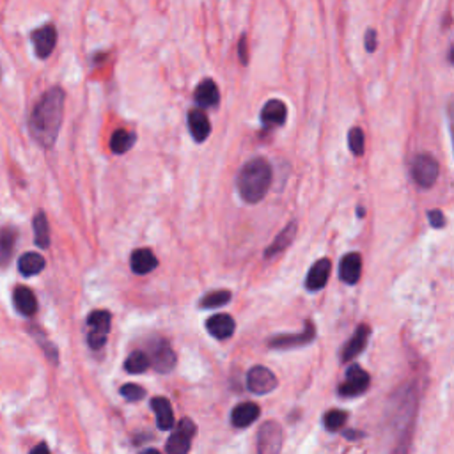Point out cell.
Here are the masks:
<instances>
[{
	"instance_id": "1",
	"label": "cell",
	"mask_w": 454,
	"mask_h": 454,
	"mask_svg": "<svg viewBox=\"0 0 454 454\" xmlns=\"http://www.w3.org/2000/svg\"><path fill=\"white\" fill-rule=\"evenodd\" d=\"M64 91L51 87L45 93L29 117V132L41 147H51L56 144L64 117Z\"/></svg>"
},
{
	"instance_id": "2",
	"label": "cell",
	"mask_w": 454,
	"mask_h": 454,
	"mask_svg": "<svg viewBox=\"0 0 454 454\" xmlns=\"http://www.w3.org/2000/svg\"><path fill=\"white\" fill-rule=\"evenodd\" d=\"M272 184V167L265 158H252L238 172L236 187L241 199L249 204L263 201Z\"/></svg>"
},
{
	"instance_id": "3",
	"label": "cell",
	"mask_w": 454,
	"mask_h": 454,
	"mask_svg": "<svg viewBox=\"0 0 454 454\" xmlns=\"http://www.w3.org/2000/svg\"><path fill=\"white\" fill-rule=\"evenodd\" d=\"M112 316L108 311L99 309L93 311L87 318V343L93 350H101L107 343L108 332H110Z\"/></svg>"
},
{
	"instance_id": "4",
	"label": "cell",
	"mask_w": 454,
	"mask_h": 454,
	"mask_svg": "<svg viewBox=\"0 0 454 454\" xmlns=\"http://www.w3.org/2000/svg\"><path fill=\"white\" fill-rule=\"evenodd\" d=\"M167 440L165 451L169 454H187L192 447V438L195 435V425L190 419H181Z\"/></svg>"
},
{
	"instance_id": "5",
	"label": "cell",
	"mask_w": 454,
	"mask_h": 454,
	"mask_svg": "<svg viewBox=\"0 0 454 454\" xmlns=\"http://www.w3.org/2000/svg\"><path fill=\"white\" fill-rule=\"evenodd\" d=\"M438 162L429 154H419L411 163V176L420 189H429L438 180Z\"/></svg>"
},
{
	"instance_id": "6",
	"label": "cell",
	"mask_w": 454,
	"mask_h": 454,
	"mask_svg": "<svg viewBox=\"0 0 454 454\" xmlns=\"http://www.w3.org/2000/svg\"><path fill=\"white\" fill-rule=\"evenodd\" d=\"M150 360L151 366H153L158 373H171L172 369L176 368V353L171 348V344L163 339L158 341H153L150 344Z\"/></svg>"
},
{
	"instance_id": "7",
	"label": "cell",
	"mask_w": 454,
	"mask_h": 454,
	"mask_svg": "<svg viewBox=\"0 0 454 454\" xmlns=\"http://www.w3.org/2000/svg\"><path fill=\"white\" fill-rule=\"evenodd\" d=\"M283 447V428L275 420H268L257 433V451L261 454L278 453Z\"/></svg>"
},
{
	"instance_id": "8",
	"label": "cell",
	"mask_w": 454,
	"mask_h": 454,
	"mask_svg": "<svg viewBox=\"0 0 454 454\" xmlns=\"http://www.w3.org/2000/svg\"><path fill=\"white\" fill-rule=\"evenodd\" d=\"M369 387V374L360 366H352L348 368L344 383L339 385V394L344 398H355V396L364 394Z\"/></svg>"
},
{
	"instance_id": "9",
	"label": "cell",
	"mask_w": 454,
	"mask_h": 454,
	"mask_svg": "<svg viewBox=\"0 0 454 454\" xmlns=\"http://www.w3.org/2000/svg\"><path fill=\"white\" fill-rule=\"evenodd\" d=\"M247 387L252 394H268L277 387V377L265 366H256L247 374Z\"/></svg>"
},
{
	"instance_id": "10",
	"label": "cell",
	"mask_w": 454,
	"mask_h": 454,
	"mask_svg": "<svg viewBox=\"0 0 454 454\" xmlns=\"http://www.w3.org/2000/svg\"><path fill=\"white\" fill-rule=\"evenodd\" d=\"M30 39H32V45H34L36 56H38L39 59H48L57 45L56 25H53V23H47V25L39 27V29H36L34 32L30 34Z\"/></svg>"
},
{
	"instance_id": "11",
	"label": "cell",
	"mask_w": 454,
	"mask_h": 454,
	"mask_svg": "<svg viewBox=\"0 0 454 454\" xmlns=\"http://www.w3.org/2000/svg\"><path fill=\"white\" fill-rule=\"evenodd\" d=\"M330 268H332V263L326 257H323V259H320L311 266L307 278H305V286H307L309 291H320L325 287L330 277Z\"/></svg>"
},
{
	"instance_id": "12",
	"label": "cell",
	"mask_w": 454,
	"mask_h": 454,
	"mask_svg": "<svg viewBox=\"0 0 454 454\" xmlns=\"http://www.w3.org/2000/svg\"><path fill=\"white\" fill-rule=\"evenodd\" d=\"M314 325L311 322L305 323V330L302 334H293V335H277V337L270 339V346L284 350V348H296L302 344H309L314 339Z\"/></svg>"
},
{
	"instance_id": "13",
	"label": "cell",
	"mask_w": 454,
	"mask_h": 454,
	"mask_svg": "<svg viewBox=\"0 0 454 454\" xmlns=\"http://www.w3.org/2000/svg\"><path fill=\"white\" fill-rule=\"evenodd\" d=\"M206 328H208V332H210L215 339L224 341V339H229L235 334L236 323L229 314H215V316H211L210 320L206 322Z\"/></svg>"
},
{
	"instance_id": "14",
	"label": "cell",
	"mask_w": 454,
	"mask_h": 454,
	"mask_svg": "<svg viewBox=\"0 0 454 454\" xmlns=\"http://www.w3.org/2000/svg\"><path fill=\"white\" fill-rule=\"evenodd\" d=\"M193 99L198 103L199 107L210 108L217 107L220 101V93L219 86L215 84L213 80H202L198 87H195V93H193Z\"/></svg>"
},
{
	"instance_id": "15",
	"label": "cell",
	"mask_w": 454,
	"mask_h": 454,
	"mask_svg": "<svg viewBox=\"0 0 454 454\" xmlns=\"http://www.w3.org/2000/svg\"><path fill=\"white\" fill-rule=\"evenodd\" d=\"M369 334H371L369 326L368 325H360L359 328H357L355 334L352 335V339H350V341L346 343V346L343 348V353H341V360H343V362H350V360L355 359V357L359 355L362 350H364L366 344H368Z\"/></svg>"
},
{
	"instance_id": "16",
	"label": "cell",
	"mask_w": 454,
	"mask_h": 454,
	"mask_svg": "<svg viewBox=\"0 0 454 454\" xmlns=\"http://www.w3.org/2000/svg\"><path fill=\"white\" fill-rule=\"evenodd\" d=\"M362 272V259L357 252H350L343 257L339 266V277L346 284H357Z\"/></svg>"
},
{
	"instance_id": "17",
	"label": "cell",
	"mask_w": 454,
	"mask_h": 454,
	"mask_svg": "<svg viewBox=\"0 0 454 454\" xmlns=\"http://www.w3.org/2000/svg\"><path fill=\"white\" fill-rule=\"evenodd\" d=\"M286 117L287 108L280 99H270L261 110V121L265 126H283Z\"/></svg>"
},
{
	"instance_id": "18",
	"label": "cell",
	"mask_w": 454,
	"mask_h": 454,
	"mask_svg": "<svg viewBox=\"0 0 454 454\" xmlns=\"http://www.w3.org/2000/svg\"><path fill=\"white\" fill-rule=\"evenodd\" d=\"M130 265H132L133 274L146 275L158 266V259L154 257V254L150 249H137L132 254Z\"/></svg>"
},
{
	"instance_id": "19",
	"label": "cell",
	"mask_w": 454,
	"mask_h": 454,
	"mask_svg": "<svg viewBox=\"0 0 454 454\" xmlns=\"http://www.w3.org/2000/svg\"><path fill=\"white\" fill-rule=\"evenodd\" d=\"M13 302L18 313L23 314V316H32V314L38 311V300H36V295L25 286H18L16 289H14Z\"/></svg>"
},
{
	"instance_id": "20",
	"label": "cell",
	"mask_w": 454,
	"mask_h": 454,
	"mask_svg": "<svg viewBox=\"0 0 454 454\" xmlns=\"http://www.w3.org/2000/svg\"><path fill=\"white\" fill-rule=\"evenodd\" d=\"M151 408L156 416V425L162 431H169L174 426V414L172 407L165 398H153L151 399Z\"/></svg>"
},
{
	"instance_id": "21",
	"label": "cell",
	"mask_w": 454,
	"mask_h": 454,
	"mask_svg": "<svg viewBox=\"0 0 454 454\" xmlns=\"http://www.w3.org/2000/svg\"><path fill=\"white\" fill-rule=\"evenodd\" d=\"M189 126L192 137L198 142H204L206 139L210 137V132H211L210 119L206 117V114L202 110H190Z\"/></svg>"
},
{
	"instance_id": "22",
	"label": "cell",
	"mask_w": 454,
	"mask_h": 454,
	"mask_svg": "<svg viewBox=\"0 0 454 454\" xmlns=\"http://www.w3.org/2000/svg\"><path fill=\"white\" fill-rule=\"evenodd\" d=\"M259 417V407L256 403H240L231 414V422L236 428H249Z\"/></svg>"
},
{
	"instance_id": "23",
	"label": "cell",
	"mask_w": 454,
	"mask_h": 454,
	"mask_svg": "<svg viewBox=\"0 0 454 454\" xmlns=\"http://www.w3.org/2000/svg\"><path fill=\"white\" fill-rule=\"evenodd\" d=\"M296 229H298V224L296 222H291L287 227H284V231L280 232V235H278L277 238L274 240V243H272L270 247L265 250L266 259H270V257H275V256H278L280 252H284V250L291 245V241L295 240Z\"/></svg>"
},
{
	"instance_id": "24",
	"label": "cell",
	"mask_w": 454,
	"mask_h": 454,
	"mask_svg": "<svg viewBox=\"0 0 454 454\" xmlns=\"http://www.w3.org/2000/svg\"><path fill=\"white\" fill-rule=\"evenodd\" d=\"M16 231L11 227H2L0 229V268L9 265L13 257L14 247H16Z\"/></svg>"
},
{
	"instance_id": "25",
	"label": "cell",
	"mask_w": 454,
	"mask_h": 454,
	"mask_svg": "<svg viewBox=\"0 0 454 454\" xmlns=\"http://www.w3.org/2000/svg\"><path fill=\"white\" fill-rule=\"evenodd\" d=\"M45 265H47L45 257L38 252H25L18 259V270L23 277H32V275L41 274Z\"/></svg>"
},
{
	"instance_id": "26",
	"label": "cell",
	"mask_w": 454,
	"mask_h": 454,
	"mask_svg": "<svg viewBox=\"0 0 454 454\" xmlns=\"http://www.w3.org/2000/svg\"><path fill=\"white\" fill-rule=\"evenodd\" d=\"M34 240L38 247L41 249H48L50 247V227H48L47 215L43 211L36 213L34 217Z\"/></svg>"
},
{
	"instance_id": "27",
	"label": "cell",
	"mask_w": 454,
	"mask_h": 454,
	"mask_svg": "<svg viewBox=\"0 0 454 454\" xmlns=\"http://www.w3.org/2000/svg\"><path fill=\"white\" fill-rule=\"evenodd\" d=\"M135 133L128 132V130H116L110 137V150L116 154H123L128 150H132L133 142H135Z\"/></svg>"
},
{
	"instance_id": "28",
	"label": "cell",
	"mask_w": 454,
	"mask_h": 454,
	"mask_svg": "<svg viewBox=\"0 0 454 454\" xmlns=\"http://www.w3.org/2000/svg\"><path fill=\"white\" fill-rule=\"evenodd\" d=\"M150 366H151L150 355H146V353L142 352H133L132 355L125 360V371L132 374L146 373L147 369H150Z\"/></svg>"
},
{
	"instance_id": "29",
	"label": "cell",
	"mask_w": 454,
	"mask_h": 454,
	"mask_svg": "<svg viewBox=\"0 0 454 454\" xmlns=\"http://www.w3.org/2000/svg\"><path fill=\"white\" fill-rule=\"evenodd\" d=\"M348 414L344 410H330L326 411L325 417H323V426H325L326 431L335 433L346 425Z\"/></svg>"
},
{
	"instance_id": "30",
	"label": "cell",
	"mask_w": 454,
	"mask_h": 454,
	"mask_svg": "<svg viewBox=\"0 0 454 454\" xmlns=\"http://www.w3.org/2000/svg\"><path fill=\"white\" fill-rule=\"evenodd\" d=\"M229 300H231V291L220 289V291L208 293V295L202 298L201 307L202 309H217V307H222V305L229 304Z\"/></svg>"
},
{
	"instance_id": "31",
	"label": "cell",
	"mask_w": 454,
	"mask_h": 454,
	"mask_svg": "<svg viewBox=\"0 0 454 454\" xmlns=\"http://www.w3.org/2000/svg\"><path fill=\"white\" fill-rule=\"evenodd\" d=\"M348 146H350V151H352L355 156H362L366 150V137L364 132L360 128H352L350 133H348Z\"/></svg>"
},
{
	"instance_id": "32",
	"label": "cell",
	"mask_w": 454,
	"mask_h": 454,
	"mask_svg": "<svg viewBox=\"0 0 454 454\" xmlns=\"http://www.w3.org/2000/svg\"><path fill=\"white\" fill-rule=\"evenodd\" d=\"M121 396L128 399V401H141L146 396V390L135 385V383H126V385L121 387Z\"/></svg>"
},
{
	"instance_id": "33",
	"label": "cell",
	"mask_w": 454,
	"mask_h": 454,
	"mask_svg": "<svg viewBox=\"0 0 454 454\" xmlns=\"http://www.w3.org/2000/svg\"><path fill=\"white\" fill-rule=\"evenodd\" d=\"M364 47L369 53H373L378 47V38H377V30L368 29L366 30V38H364Z\"/></svg>"
},
{
	"instance_id": "34",
	"label": "cell",
	"mask_w": 454,
	"mask_h": 454,
	"mask_svg": "<svg viewBox=\"0 0 454 454\" xmlns=\"http://www.w3.org/2000/svg\"><path fill=\"white\" fill-rule=\"evenodd\" d=\"M428 219H429V224H431L435 229H442V227L446 226V217H444V213H442V211H438V210L429 211Z\"/></svg>"
},
{
	"instance_id": "35",
	"label": "cell",
	"mask_w": 454,
	"mask_h": 454,
	"mask_svg": "<svg viewBox=\"0 0 454 454\" xmlns=\"http://www.w3.org/2000/svg\"><path fill=\"white\" fill-rule=\"evenodd\" d=\"M238 53H240V60L241 64L247 66V62H249V51H247V36H241L240 43H238Z\"/></svg>"
},
{
	"instance_id": "36",
	"label": "cell",
	"mask_w": 454,
	"mask_h": 454,
	"mask_svg": "<svg viewBox=\"0 0 454 454\" xmlns=\"http://www.w3.org/2000/svg\"><path fill=\"white\" fill-rule=\"evenodd\" d=\"M344 437L350 438V440H355V438L362 437V433H359V431H344Z\"/></svg>"
},
{
	"instance_id": "37",
	"label": "cell",
	"mask_w": 454,
	"mask_h": 454,
	"mask_svg": "<svg viewBox=\"0 0 454 454\" xmlns=\"http://www.w3.org/2000/svg\"><path fill=\"white\" fill-rule=\"evenodd\" d=\"M36 453V451H48V446H45V444H41V446H38V447H34V449H32Z\"/></svg>"
}]
</instances>
